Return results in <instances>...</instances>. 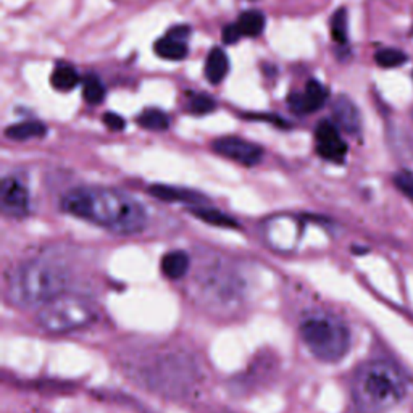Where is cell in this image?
<instances>
[{"mask_svg": "<svg viewBox=\"0 0 413 413\" xmlns=\"http://www.w3.org/2000/svg\"><path fill=\"white\" fill-rule=\"evenodd\" d=\"M65 212L117 234H136L144 229L147 213L131 196L108 187H78L63 196Z\"/></svg>", "mask_w": 413, "mask_h": 413, "instance_id": "1", "label": "cell"}, {"mask_svg": "<svg viewBox=\"0 0 413 413\" xmlns=\"http://www.w3.org/2000/svg\"><path fill=\"white\" fill-rule=\"evenodd\" d=\"M70 274L65 267L47 259H33L20 265L8 281V299L23 309H43L67 292Z\"/></svg>", "mask_w": 413, "mask_h": 413, "instance_id": "2", "label": "cell"}, {"mask_svg": "<svg viewBox=\"0 0 413 413\" xmlns=\"http://www.w3.org/2000/svg\"><path fill=\"white\" fill-rule=\"evenodd\" d=\"M405 394V379L388 362H365L353 375L352 396L362 413H386L397 407Z\"/></svg>", "mask_w": 413, "mask_h": 413, "instance_id": "3", "label": "cell"}, {"mask_svg": "<svg viewBox=\"0 0 413 413\" xmlns=\"http://www.w3.org/2000/svg\"><path fill=\"white\" fill-rule=\"evenodd\" d=\"M302 342L316 360L336 364L351 349V329L341 318L324 310L310 311L299 324Z\"/></svg>", "mask_w": 413, "mask_h": 413, "instance_id": "4", "label": "cell"}, {"mask_svg": "<svg viewBox=\"0 0 413 413\" xmlns=\"http://www.w3.org/2000/svg\"><path fill=\"white\" fill-rule=\"evenodd\" d=\"M99 318V307L93 300L78 294L65 292L39 309V327L50 334L78 331Z\"/></svg>", "mask_w": 413, "mask_h": 413, "instance_id": "5", "label": "cell"}, {"mask_svg": "<svg viewBox=\"0 0 413 413\" xmlns=\"http://www.w3.org/2000/svg\"><path fill=\"white\" fill-rule=\"evenodd\" d=\"M142 373L147 383L165 392L182 394L189 391L197 381L194 362L180 352H167L158 357H150Z\"/></svg>", "mask_w": 413, "mask_h": 413, "instance_id": "6", "label": "cell"}, {"mask_svg": "<svg viewBox=\"0 0 413 413\" xmlns=\"http://www.w3.org/2000/svg\"><path fill=\"white\" fill-rule=\"evenodd\" d=\"M212 147L215 152L222 157L246 165V167H254V165L260 163L261 157H263V150L260 145L241 139V137H222V139L215 141Z\"/></svg>", "mask_w": 413, "mask_h": 413, "instance_id": "7", "label": "cell"}, {"mask_svg": "<svg viewBox=\"0 0 413 413\" xmlns=\"http://www.w3.org/2000/svg\"><path fill=\"white\" fill-rule=\"evenodd\" d=\"M315 137L316 152H318L320 157L334 163L344 162V158L347 155V144L339 136V131L334 123L329 120L320 121V125L316 126Z\"/></svg>", "mask_w": 413, "mask_h": 413, "instance_id": "8", "label": "cell"}, {"mask_svg": "<svg viewBox=\"0 0 413 413\" xmlns=\"http://www.w3.org/2000/svg\"><path fill=\"white\" fill-rule=\"evenodd\" d=\"M0 205L3 213L10 217H25L30 209V194L25 185H21L15 178H5L0 186Z\"/></svg>", "mask_w": 413, "mask_h": 413, "instance_id": "9", "label": "cell"}, {"mask_svg": "<svg viewBox=\"0 0 413 413\" xmlns=\"http://www.w3.org/2000/svg\"><path fill=\"white\" fill-rule=\"evenodd\" d=\"M328 89L320 81L310 80L307 82L304 94L289 95V107L296 113H314L327 104Z\"/></svg>", "mask_w": 413, "mask_h": 413, "instance_id": "10", "label": "cell"}, {"mask_svg": "<svg viewBox=\"0 0 413 413\" xmlns=\"http://www.w3.org/2000/svg\"><path fill=\"white\" fill-rule=\"evenodd\" d=\"M333 117L336 125L347 134L357 136L362 131V118L357 105L347 95H339L333 104Z\"/></svg>", "mask_w": 413, "mask_h": 413, "instance_id": "11", "label": "cell"}, {"mask_svg": "<svg viewBox=\"0 0 413 413\" xmlns=\"http://www.w3.org/2000/svg\"><path fill=\"white\" fill-rule=\"evenodd\" d=\"M149 194L163 202H185V204L191 205L204 204L205 202V197L200 192L167 185H152L149 187Z\"/></svg>", "mask_w": 413, "mask_h": 413, "instance_id": "12", "label": "cell"}, {"mask_svg": "<svg viewBox=\"0 0 413 413\" xmlns=\"http://www.w3.org/2000/svg\"><path fill=\"white\" fill-rule=\"evenodd\" d=\"M229 71L228 55L223 49L213 47L205 62V78L210 84H220Z\"/></svg>", "mask_w": 413, "mask_h": 413, "instance_id": "13", "label": "cell"}, {"mask_svg": "<svg viewBox=\"0 0 413 413\" xmlns=\"http://www.w3.org/2000/svg\"><path fill=\"white\" fill-rule=\"evenodd\" d=\"M189 255L182 250L168 252L162 260V272L169 279H181L182 276H186V273L189 272Z\"/></svg>", "mask_w": 413, "mask_h": 413, "instance_id": "14", "label": "cell"}, {"mask_svg": "<svg viewBox=\"0 0 413 413\" xmlns=\"http://www.w3.org/2000/svg\"><path fill=\"white\" fill-rule=\"evenodd\" d=\"M154 50L160 58H163V60H173V62L185 60L187 54H189V49H187L185 40L168 38V36L158 39L154 45Z\"/></svg>", "mask_w": 413, "mask_h": 413, "instance_id": "15", "label": "cell"}, {"mask_svg": "<svg viewBox=\"0 0 413 413\" xmlns=\"http://www.w3.org/2000/svg\"><path fill=\"white\" fill-rule=\"evenodd\" d=\"M47 132L44 123L40 121H23L18 125H12L5 130V136L12 141H30L44 137Z\"/></svg>", "mask_w": 413, "mask_h": 413, "instance_id": "16", "label": "cell"}, {"mask_svg": "<svg viewBox=\"0 0 413 413\" xmlns=\"http://www.w3.org/2000/svg\"><path fill=\"white\" fill-rule=\"evenodd\" d=\"M189 212L194 215L196 218L202 220V222L213 224V226H220V228H237L239 224L231 217H228L226 213L220 212V210L215 209H206V206H192L189 209Z\"/></svg>", "mask_w": 413, "mask_h": 413, "instance_id": "17", "label": "cell"}, {"mask_svg": "<svg viewBox=\"0 0 413 413\" xmlns=\"http://www.w3.org/2000/svg\"><path fill=\"white\" fill-rule=\"evenodd\" d=\"M236 25L239 26L242 36H246V38H257L265 30V15L259 10L244 12Z\"/></svg>", "mask_w": 413, "mask_h": 413, "instance_id": "18", "label": "cell"}, {"mask_svg": "<svg viewBox=\"0 0 413 413\" xmlns=\"http://www.w3.org/2000/svg\"><path fill=\"white\" fill-rule=\"evenodd\" d=\"M50 82L60 93H68V91H73L80 84V75H78V71L73 67L60 65L55 68L52 78H50Z\"/></svg>", "mask_w": 413, "mask_h": 413, "instance_id": "19", "label": "cell"}, {"mask_svg": "<svg viewBox=\"0 0 413 413\" xmlns=\"http://www.w3.org/2000/svg\"><path fill=\"white\" fill-rule=\"evenodd\" d=\"M137 125L149 131H167L169 117L158 108H147L137 117Z\"/></svg>", "mask_w": 413, "mask_h": 413, "instance_id": "20", "label": "cell"}, {"mask_svg": "<svg viewBox=\"0 0 413 413\" xmlns=\"http://www.w3.org/2000/svg\"><path fill=\"white\" fill-rule=\"evenodd\" d=\"M82 95H84V100L91 105H99L105 100V95H107V89H105L104 82L100 81V78L97 75H87L84 80H82Z\"/></svg>", "mask_w": 413, "mask_h": 413, "instance_id": "21", "label": "cell"}, {"mask_svg": "<svg viewBox=\"0 0 413 413\" xmlns=\"http://www.w3.org/2000/svg\"><path fill=\"white\" fill-rule=\"evenodd\" d=\"M375 60L383 68H396L403 65L408 57L399 49H381L375 54Z\"/></svg>", "mask_w": 413, "mask_h": 413, "instance_id": "22", "label": "cell"}, {"mask_svg": "<svg viewBox=\"0 0 413 413\" xmlns=\"http://www.w3.org/2000/svg\"><path fill=\"white\" fill-rule=\"evenodd\" d=\"M347 10L339 8L331 18V36L338 44L347 43Z\"/></svg>", "mask_w": 413, "mask_h": 413, "instance_id": "23", "label": "cell"}, {"mask_svg": "<svg viewBox=\"0 0 413 413\" xmlns=\"http://www.w3.org/2000/svg\"><path fill=\"white\" fill-rule=\"evenodd\" d=\"M215 108H217V102H215L213 97H210V95L206 94H199L196 95V97H192L189 105V110L194 115L212 113Z\"/></svg>", "mask_w": 413, "mask_h": 413, "instance_id": "24", "label": "cell"}, {"mask_svg": "<svg viewBox=\"0 0 413 413\" xmlns=\"http://www.w3.org/2000/svg\"><path fill=\"white\" fill-rule=\"evenodd\" d=\"M394 182H396L397 189L413 202V173L412 172L397 173L396 176H394Z\"/></svg>", "mask_w": 413, "mask_h": 413, "instance_id": "25", "label": "cell"}, {"mask_svg": "<svg viewBox=\"0 0 413 413\" xmlns=\"http://www.w3.org/2000/svg\"><path fill=\"white\" fill-rule=\"evenodd\" d=\"M102 121H104V125L112 131H123L126 126L125 118L120 117V115H117V113H112V112L104 113Z\"/></svg>", "mask_w": 413, "mask_h": 413, "instance_id": "26", "label": "cell"}, {"mask_svg": "<svg viewBox=\"0 0 413 413\" xmlns=\"http://www.w3.org/2000/svg\"><path fill=\"white\" fill-rule=\"evenodd\" d=\"M223 43L224 44H236L239 43V39L242 38V33L237 25H228L223 27Z\"/></svg>", "mask_w": 413, "mask_h": 413, "instance_id": "27", "label": "cell"}, {"mask_svg": "<svg viewBox=\"0 0 413 413\" xmlns=\"http://www.w3.org/2000/svg\"><path fill=\"white\" fill-rule=\"evenodd\" d=\"M167 36H168V38H173V39H178V40H185V43H186V39L191 36V27L186 26V25L173 26L167 31Z\"/></svg>", "mask_w": 413, "mask_h": 413, "instance_id": "28", "label": "cell"}]
</instances>
